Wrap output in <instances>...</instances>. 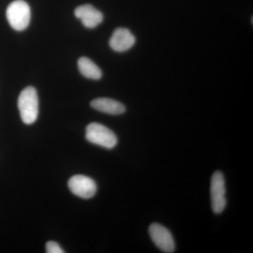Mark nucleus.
Segmentation results:
<instances>
[{
  "label": "nucleus",
  "mask_w": 253,
  "mask_h": 253,
  "mask_svg": "<svg viewBox=\"0 0 253 253\" xmlns=\"http://www.w3.org/2000/svg\"><path fill=\"white\" fill-rule=\"evenodd\" d=\"M78 69L83 76L91 80L101 79L102 71L99 66L87 57H81L78 60Z\"/></svg>",
  "instance_id": "nucleus-10"
},
{
  "label": "nucleus",
  "mask_w": 253,
  "mask_h": 253,
  "mask_svg": "<svg viewBox=\"0 0 253 253\" xmlns=\"http://www.w3.org/2000/svg\"><path fill=\"white\" fill-rule=\"evenodd\" d=\"M211 194L213 212L220 214L224 211L226 205L225 180L220 171H216L212 174Z\"/></svg>",
  "instance_id": "nucleus-4"
},
{
  "label": "nucleus",
  "mask_w": 253,
  "mask_h": 253,
  "mask_svg": "<svg viewBox=\"0 0 253 253\" xmlns=\"http://www.w3.org/2000/svg\"><path fill=\"white\" fill-rule=\"evenodd\" d=\"M149 231L153 242L158 249L164 253H174L175 244L172 234L167 228L158 223H153L149 226Z\"/></svg>",
  "instance_id": "nucleus-5"
},
{
  "label": "nucleus",
  "mask_w": 253,
  "mask_h": 253,
  "mask_svg": "<svg viewBox=\"0 0 253 253\" xmlns=\"http://www.w3.org/2000/svg\"><path fill=\"white\" fill-rule=\"evenodd\" d=\"M75 15L81 20L83 26L87 28L97 27L104 20L102 13L91 4L78 6L75 10Z\"/></svg>",
  "instance_id": "nucleus-8"
},
{
  "label": "nucleus",
  "mask_w": 253,
  "mask_h": 253,
  "mask_svg": "<svg viewBox=\"0 0 253 253\" xmlns=\"http://www.w3.org/2000/svg\"><path fill=\"white\" fill-rule=\"evenodd\" d=\"M68 187L73 194L84 199H91L97 191L96 182L92 179L81 174L73 176L69 179Z\"/></svg>",
  "instance_id": "nucleus-6"
},
{
  "label": "nucleus",
  "mask_w": 253,
  "mask_h": 253,
  "mask_svg": "<svg viewBox=\"0 0 253 253\" xmlns=\"http://www.w3.org/2000/svg\"><path fill=\"white\" fill-rule=\"evenodd\" d=\"M46 252L47 253H64L59 244L55 241H49L46 244Z\"/></svg>",
  "instance_id": "nucleus-11"
},
{
  "label": "nucleus",
  "mask_w": 253,
  "mask_h": 253,
  "mask_svg": "<svg viewBox=\"0 0 253 253\" xmlns=\"http://www.w3.org/2000/svg\"><path fill=\"white\" fill-rule=\"evenodd\" d=\"M6 18L15 31H22L31 21V8L23 0H15L6 9Z\"/></svg>",
  "instance_id": "nucleus-2"
},
{
  "label": "nucleus",
  "mask_w": 253,
  "mask_h": 253,
  "mask_svg": "<svg viewBox=\"0 0 253 253\" xmlns=\"http://www.w3.org/2000/svg\"><path fill=\"white\" fill-rule=\"evenodd\" d=\"M90 105L96 111L110 115H121L126 111L122 103L109 98H97L92 100Z\"/></svg>",
  "instance_id": "nucleus-9"
},
{
  "label": "nucleus",
  "mask_w": 253,
  "mask_h": 253,
  "mask_svg": "<svg viewBox=\"0 0 253 253\" xmlns=\"http://www.w3.org/2000/svg\"><path fill=\"white\" fill-rule=\"evenodd\" d=\"M136 38L129 30L118 28L113 32L110 38L109 44L113 51L124 52L131 49L135 44Z\"/></svg>",
  "instance_id": "nucleus-7"
},
{
  "label": "nucleus",
  "mask_w": 253,
  "mask_h": 253,
  "mask_svg": "<svg viewBox=\"0 0 253 253\" xmlns=\"http://www.w3.org/2000/svg\"><path fill=\"white\" fill-rule=\"evenodd\" d=\"M86 140L106 149H113L117 145L118 139L115 133L97 123H90L86 128Z\"/></svg>",
  "instance_id": "nucleus-3"
},
{
  "label": "nucleus",
  "mask_w": 253,
  "mask_h": 253,
  "mask_svg": "<svg viewBox=\"0 0 253 253\" xmlns=\"http://www.w3.org/2000/svg\"><path fill=\"white\" fill-rule=\"evenodd\" d=\"M18 107L23 123L31 125L36 122L39 113V100L33 86H27L21 91L18 96Z\"/></svg>",
  "instance_id": "nucleus-1"
}]
</instances>
